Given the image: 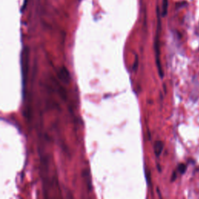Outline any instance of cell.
Segmentation results:
<instances>
[{
  "label": "cell",
  "instance_id": "6",
  "mask_svg": "<svg viewBox=\"0 0 199 199\" xmlns=\"http://www.w3.org/2000/svg\"><path fill=\"white\" fill-rule=\"evenodd\" d=\"M176 178H177L176 172H174V173H173V176H172V178H171V181H174Z\"/></svg>",
  "mask_w": 199,
  "mask_h": 199
},
{
  "label": "cell",
  "instance_id": "4",
  "mask_svg": "<svg viewBox=\"0 0 199 199\" xmlns=\"http://www.w3.org/2000/svg\"><path fill=\"white\" fill-rule=\"evenodd\" d=\"M163 6H162V16H165L167 14L168 9V0H163Z\"/></svg>",
  "mask_w": 199,
  "mask_h": 199
},
{
  "label": "cell",
  "instance_id": "1",
  "mask_svg": "<svg viewBox=\"0 0 199 199\" xmlns=\"http://www.w3.org/2000/svg\"><path fill=\"white\" fill-rule=\"evenodd\" d=\"M25 55H22L21 64H22V74H23V89L26 87V78H27V65H28V53L27 51H24Z\"/></svg>",
  "mask_w": 199,
  "mask_h": 199
},
{
  "label": "cell",
  "instance_id": "2",
  "mask_svg": "<svg viewBox=\"0 0 199 199\" xmlns=\"http://www.w3.org/2000/svg\"><path fill=\"white\" fill-rule=\"evenodd\" d=\"M59 76L61 81H63L65 83H69V80H70V76H69V71L65 67L61 68L59 72Z\"/></svg>",
  "mask_w": 199,
  "mask_h": 199
},
{
  "label": "cell",
  "instance_id": "5",
  "mask_svg": "<svg viewBox=\"0 0 199 199\" xmlns=\"http://www.w3.org/2000/svg\"><path fill=\"white\" fill-rule=\"evenodd\" d=\"M177 170L181 174H184L187 170V166L184 164H179L177 166Z\"/></svg>",
  "mask_w": 199,
  "mask_h": 199
},
{
  "label": "cell",
  "instance_id": "3",
  "mask_svg": "<svg viewBox=\"0 0 199 199\" xmlns=\"http://www.w3.org/2000/svg\"><path fill=\"white\" fill-rule=\"evenodd\" d=\"M164 149V143L161 141H156L154 144V153L157 157L160 156V154Z\"/></svg>",
  "mask_w": 199,
  "mask_h": 199
}]
</instances>
